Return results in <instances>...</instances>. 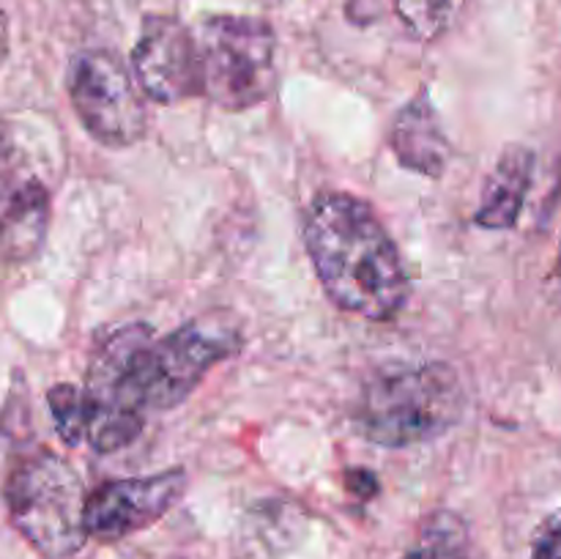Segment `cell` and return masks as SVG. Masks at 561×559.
Returning a JSON list of instances; mask_svg holds the SVG:
<instances>
[{"instance_id":"cell-1","label":"cell","mask_w":561,"mask_h":559,"mask_svg":"<svg viewBox=\"0 0 561 559\" xmlns=\"http://www.w3.org/2000/svg\"><path fill=\"white\" fill-rule=\"evenodd\" d=\"M241 349L233 321L203 316L157 340L142 323L118 329L99 345L85 389L91 417L85 442L96 453H118L142 431L146 411L184 403L211 367Z\"/></svg>"},{"instance_id":"cell-2","label":"cell","mask_w":561,"mask_h":559,"mask_svg":"<svg viewBox=\"0 0 561 559\" xmlns=\"http://www.w3.org/2000/svg\"><path fill=\"white\" fill-rule=\"evenodd\" d=\"M307 255L321 288L345 312L389 321L411 294L409 269L378 214L348 192H321L305 212Z\"/></svg>"},{"instance_id":"cell-3","label":"cell","mask_w":561,"mask_h":559,"mask_svg":"<svg viewBox=\"0 0 561 559\" xmlns=\"http://www.w3.org/2000/svg\"><path fill=\"white\" fill-rule=\"evenodd\" d=\"M463 409V381L453 365H392L365 381L354 406V425L367 442L400 449L444 436Z\"/></svg>"},{"instance_id":"cell-4","label":"cell","mask_w":561,"mask_h":559,"mask_svg":"<svg viewBox=\"0 0 561 559\" xmlns=\"http://www.w3.org/2000/svg\"><path fill=\"white\" fill-rule=\"evenodd\" d=\"M3 491L11 524L44 557H71L88 540V493L75 466L53 449L31 444L16 449Z\"/></svg>"},{"instance_id":"cell-5","label":"cell","mask_w":561,"mask_h":559,"mask_svg":"<svg viewBox=\"0 0 561 559\" xmlns=\"http://www.w3.org/2000/svg\"><path fill=\"white\" fill-rule=\"evenodd\" d=\"M203 96L222 110H250L277 88V36L266 20L208 16L197 36Z\"/></svg>"},{"instance_id":"cell-6","label":"cell","mask_w":561,"mask_h":559,"mask_svg":"<svg viewBox=\"0 0 561 559\" xmlns=\"http://www.w3.org/2000/svg\"><path fill=\"white\" fill-rule=\"evenodd\" d=\"M71 107L88 135L107 148L135 146L146 137V102L124 60L110 49H82L66 75Z\"/></svg>"},{"instance_id":"cell-7","label":"cell","mask_w":561,"mask_h":559,"mask_svg":"<svg viewBox=\"0 0 561 559\" xmlns=\"http://www.w3.org/2000/svg\"><path fill=\"white\" fill-rule=\"evenodd\" d=\"M137 85L159 104H179L203 96V66L197 38L175 16L151 14L142 20L131 49Z\"/></svg>"},{"instance_id":"cell-8","label":"cell","mask_w":561,"mask_h":559,"mask_svg":"<svg viewBox=\"0 0 561 559\" xmlns=\"http://www.w3.org/2000/svg\"><path fill=\"white\" fill-rule=\"evenodd\" d=\"M53 197L49 186L0 129V261L25 263L42 252L47 239Z\"/></svg>"},{"instance_id":"cell-9","label":"cell","mask_w":561,"mask_h":559,"mask_svg":"<svg viewBox=\"0 0 561 559\" xmlns=\"http://www.w3.org/2000/svg\"><path fill=\"white\" fill-rule=\"evenodd\" d=\"M186 493V471L168 469L151 477L107 480L85 499V535L118 543L157 524Z\"/></svg>"},{"instance_id":"cell-10","label":"cell","mask_w":561,"mask_h":559,"mask_svg":"<svg viewBox=\"0 0 561 559\" xmlns=\"http://www.w3.org/2000/svg\"><path fill=\"white\" fill-rule=\"evenodd\" d=\"M389 146L403 168L438 179L449 164V140L427 91H420L389 126Z\"/></svg>"},{"instance_id":"cell-11","label":"cell","mask_w":561,"mask_h":559,"mask_svg":"<svg viewBox=\"0 0 561 559\" xmlns=\"http://www.w3.org/2000/svg\"><path fill=\"white\" fill-rule=\"evenodd\" d=\"M535 153L526 146H507L482 190L480 208L474 219L485 230H507L518 223L526 192L531 186Z\"/></svg>"},{"instance_id":"cell-12","label":"cell","mask_w":561,"mask_h":559,"mask_svg":"<svg viewBox=\"0 0 561 559\" xmlns=\"http://www.w3.org/2000/svg\"><path fill=\"white\" fill-rule=\"evenodd\" d=\"M47 403L58 436L64 438L69 447H77V444L85 438L88 417H91L85 389L75 387V384H55L47 392Z\"/></svg>"},{"instance_id":"cell-13","label":"cell","mask_w":561,"mask_h":559,"mask_svg":"<svg viewBox=\"0 0 561 559\" xmlns=\"http://www.w3.org/2000/svg\"><path fill=\"white\" fill-rule=\"evenodd\" d=\"M458 0H394L400 22L420 42H433L453 22Z\"/></svg>"},{"instance_id":"cell-14","label":"cell","mask_w":561,"mask_h":559,"mask_svg":"<svg viewBox=\"0 0 561 559\" xmlns=\"http://www.w3.org/2000/svg\"><path fill=\"white\" fill-rule=\"evenodd\" d=\"M531 559H561V510L537 529Z\"/></svg>"},{"instance_id":"cell-15","label":"cell","mask_w":561,"mask_h":559,"mask_svg":"<svg viewBox=\"0 0 561 559\" xmlns=\"http://www.w3.org/2000/svg\"><path fill=\"white\" fill-rule=\"evenodd\" d=\"M403 559H469V557H466L463 548L455 543V537L436 535V537H431V540L422 543L420 548H414V551L405 554Z\"/></svg>"},{"instance_id":"cell-16","label":"cell","mask_w":561,"mask_h":559,"mask_svg":"<svg viewBox=\"0 0 561 559\" xmlns=\"http://www.w3.org/2000/svg\"><path fill=\"white\" fill-rule=\"evenodd\" d=\"M345 486L351 493H356L359 499H370L378 491V480L373 471L367 469H351L345 471Z\"/></svg>"},{"instance_id":"cell-17","label":"cell","mask_w":561,"mask_h":559,"mask_svg":"<svg viewBox=\"0 0 561 559\" xmlns=\"http://www.w3.org/2000/svg\"><path fill=\"white\" fill-rule=\"evenodd\" d=\"M5 55H9V22H5L3 9H0V66H3Z\"/></svg>"},{"instance_id":"cell-18","label":"cell","mask_w":561,"mask_h":559,"mask_svg":"<svg viewBox=\"0 0 561 559\" xmlns=\"http://www.w3.org/2000/svg\"><path fill=\"white\" fill-rule=\"evenodd\" d=\"M551 299L561 305V250H559V261L557 266H553V274H551Z\"/></svg>"}]
</instances>
